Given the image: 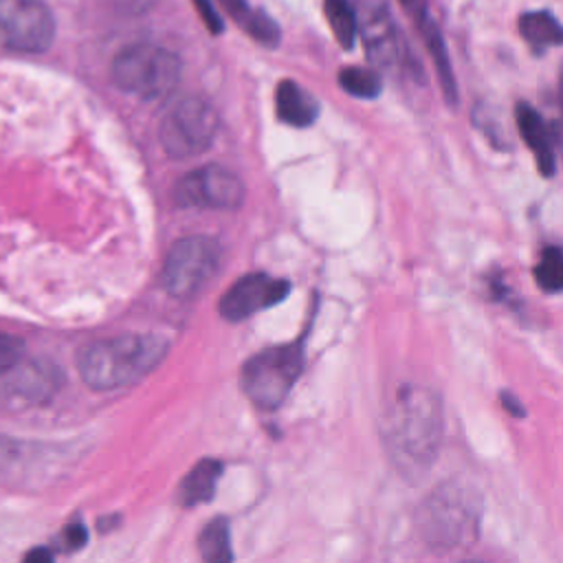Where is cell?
Wrapping results in <instances>:
<instances>
[{"label":"cell","mask_w":563,"mask_h":563,"mask_svg":"<svg viewBox=\"0 0 563 563\" xmlns=\"http://www.w3.org/2000/svg\"><path fill=\"white\" fill-rule=\"evenodd\" d=\"M385 446L398 471L422 475L435 460L442 442L440 398L420 385H402L385 411Z\"/></svg>","instance_id":"6da1fadb"},{"label":"cell","mask_w":563,"mask_h":563,"mask_svg":"<svg viewBox=\"0 0 563 563\" xmlns=\"http://www.w3.org/2000/svg\"><path fill=\"white\" fill-rule=\"evenodd\" d=\"M167 341L154 334H119L84 345L77 354L81 380L97 391L128 387L165 356Z\"/></svg>","instance_id":"7a4b0ae2"},{"label":"cell","mask_w":563,"mask_h":563,"mask_svg":"<svg viewBox=\"0 0 563 563\" xmlns=\"http://www.w3.org/2000/svg\"><path fill=\"white\" fill-rule=\"evenodd\" d=\"M110 75L123 92L143 99H163L180 79V59L158 44L136 42L117 53Z\"/></svg>","instance_id":"3957f363"},{"label":"cell","mask_w":563,"mask_h":563,"mask_svg":"<svg viewBox=\"0 0 563 563\" xmlns=\"http://www.w3.org/2000/svg\"><path fill=\"white\" fill-rule=\"evenodd\" d=\"M477 497L460 484H444L433 490L422 508V532L440 550H453L477 537Z\"/></svg>","instance_id":"277c9868"},{"label":"cell","mask_w":563,"mask_h":563,"mask_svg":"<svg viewBox=\"0 0 563 563\" xmlns=\"http://www.w3.org/2000/svg\"><path fill=\"white\" fill-rule=\"evenodd\" d=\"M303 367L301 343L275 345L253 354L240 372V387L244 396L262 407L275 409L286 400Z\"/></svg>","instance_id":"5b68a950"},{"label":"cell","mask_w":563,"mask_h":563,"mask_svg":"<svg viewBox=\"0 0 563 563\" xmlns=\"http://www.w3.org/2000/svg\"><path fill=\"white\" fill-rule=\"evenodd\" d=\"M218 125V114L209 101L183 97L163 117L158 139L172 158H191L211 147Z\"/></svg>","instance_id":"8992f818"},{"label":"cell","mask_w":563,"mask_h":563,"mask_svg":"<svg viewBox=\"0 0 563 563\" xmlns=\"http://www.w3.org/2000/svg\"><path fill=\"white\" fill-rule=\"evenodd\" d=\"M220 266V244L207 235L180 238L165 257L161 286L176 299L196 297Z\"/></svg>","instance_id":"52a82bcc"},{"label":"cell","mask_w":563,"mask_h":563,"mask_svg":"<svg viewBox=\"0 0 563 563\" xmlns=\"http://www.w3.org/2000/svg\"><path fill=\"white\" fill-rule=\"evenodd\" d=\"M55 37V18L44 0H0V44L18 53H44Z\"/></svg>","instance_id":"ba28073f"},{"label":"cell","mask_w":563,"mask_h":563,"mask_svg":"<svg viewBox=\"0 0 563 563\" xmlns=\"http://www.w3.org/2000/svg\"><path fill=\"white\" fill-rule=\"evenodd\" d=\"M174 200L194 209H235L244 200V185L222 165H202L176 183Z\"/></svg>","instance_id":"9c48e42d"},{"label":"cell","mask_w":563,"mask_h":563,"mask_svg":"<svg viewBox=\"0 0 563 563\" xmlns=\"http://www.w3.org/2000/svg\"><path fill=\"white\" fill-rule=\"evenodd\" d=\"M356 33L365 44L367 59L374 68L389 70L400 59V44L396 22L387 0H354Z\"/></svg>","instance_id":"30bf717a"},{"label":"cell","mask_w":563,"mask_h":563,"mask_svg":"<svg viewBox=\"0 0 563 563\" xmlns=\"http://www.w3.org/2000/svg\"><path fill=\"white\" fill-rule=\"evenodd\" d=\"M2 376L4 380L0 383V398L11 407L42 405L51 400L64 383L62 369L46 358H33L26 363L18 361Z\"/></svg>","instance_id":"8fae6325"},{"label":"cell","mask_w":563,"mask_h":563,"mask_svg":"<svg viewBox=\"0 0 563 563\" xmlns=\"http://www.w3.org/2000/svg\"><path fill=\"white\" fill-rule=\"evenodd\" d=\"M288 292L290 284L286 279H277L266 273H249L222 295L218 308L227 321H244L260 310L282 303Z\"/></svg>","instance_id":"7c38bea8"},{"label":"cell","mask_w":563,"mask_h":563,"mask_svg":"<svg viewBox=\"0 0 563 563\" xmlns=\"http://www.w3.org/2000/svg\"><path fill=\"white\" fill-rule=\"evenodd\" d=\"M517 117V128L521 139L526 141V145L532 150L534 158H537V167L543 176H552L556 165H554V136L550 134L548 123L543 121V117L528 103H517L515 110Z\"/></svg>","instance_id":"4fadbf2b"},{"label":"cell","mask_w":563,"mask_h":563,"mask_svg":"<svg viewBox=\"0 0 563 563\" xmlns=\"http://www.w3.org/2000/svg\"><path fill=\"white\" fill-rule=\"evenodd\" d=\"M275 110L284 123L292 128H308L319 114V103L306 88L292 79H284L275 90Z\"/></svg>","instance_id":"5bb4252c"},{"label":"cell","mask_w":563,"mask_h":563,"mask_svg":"<svg viewBox=\"0 0 563 563\" xmlns=\"http://www.w3.org/2000/svg\"><path fill=\"white\" fill-rule=\"evenodd\" d=\"M222 475V462L213 457L200 460L180 482L178 486V501L183 506H198L207 504L216 495V486Z\"/></svg>","instance_id":"9a60e30c"},{"label":"cell","mask_w":563,"mask_h":563,"mask_svg":"<svg viewBox=\"0 0 563 563\" xmlns=\"http://www.w3.org/2000/svg\"><path fill=\"white\" fill-rule=\"evenodd\" d=\"M418 29H420V33L424 37V44H427V51H429V55L433 59V66H435V73H438L444 99H446L449 106H455L457 103V84H455V77H453V68H451V59H449V51H446L444 37H442L440 29L435 26V22L429 15L418 22Z\"/></svg>","instance_id":"2e32d148"},{"label":"cell","mask_w":563,"mask_h":563,"mask_svg":"<svg viewBox=\"0 0 563 563\" xmlns=\"http://www.w3.org/2000/svg\"><path fill=\"white\" fill-rule=\"evenodd\" d=\"M519 33L530 44L532 51L543 53L563 42L561 24L550 11H528L519 18Z\"/></svg>","instance_id":"e0dca14e"},{"label":"cell","mask_w":563,"mask_h":563,"mask_svg":"<svg viewBox=\"0 0 563 563\" xmlns=\"http://www.w3.org/2000/svg\"><path fill=\"white\" fill-rule=\"evenodd\" d=\"M198 552H200L202 561H207V563H229V561H233L231 530H229L227 519L216 517L202 528V532L198 534Z\"/></svg>","instance_id":"ac0fdd59"},{"label":"cell","mask_w":563,"mask_h":563,"mask_svg":"<svg viewBox=\"0 0 563 563\" xmlns=\"http://www.w3.org/2000/svg\"><path fill=\"white\" fill-rule=\"evenodd\" d=\"M323 11L328 24L339 40V44L350 51L356 40V13L350 0H323Z\"/></svg>","instance_id":"d6986e66"},{"label":"cell","mask_w":563,"mask_h":563,"mask_svg":"<svg viewBox=\"0 0 563 563\" xmlns=\"http://www.w3.org/2000/svg\"><path fill=\"white\" fill-rule=\"evenodd\" d=\"M339 86L358 99H374L383 90V79L374 68L347 66L339 73Z\"/></svg>","instance_id":"ffe728a7"},{"label":"cell","mask_w":563,"mask_h":563,"mask_svg":"<svg viewBox=\"0 0 563 563\" xmlns=\"http://www.w3.org/2000/svg\"><path fill=\"white\" fill-rule=\"evenodd\" d=\"M534 279L541 290L559 292L563 288V255L559 246H545L534 266Z\"/></svg>","instance_id":"44dd1931"},{"label":"cell","mask_w":563,"mask_h":563,"mask_svg":"<svg viewBox=\"0 0 563 563\" xmlns=\"http://www.w3.org/2000/svg\"><path fill=\"white\" fill-rule=\"evenodd\" d=\"M240 26L262 46H275L279 42V35H282L277 22L262 9H251L242 18Z\"/></svg>","instance_id":"7402d4cb"},{"label":"cell","mask_w":563,"mask_h":563,"mask_svg":"<svg viewBox=\"0 0 563 563\" xmlns=\"http://www.w3.org/2000/svg\"><path fill=\"white\" fill-rule=\"evenodd\" d=\"M24 356V343L7 332H0V376Z\"/></svg>","instance_id":"603a6c76"},{"label":"cell","mask_w":563,"mask_h":563,"mask_svg":"<svg viewBox=\"0 0 563 563\" xmlns=\"http://www.w3.org/2000/svg\"><path fill=\"white\" fill-rule=\"evenodd\" d=\"M194 7L198 9V15L202 18L205 26L209 33L218 35L224 31V22H222V15L218 13V9L213 7L211 0H194Z\"/></svg>","instance_id":"cb8c5ba5"},{"label":"cell","mask_w":563,"mask_h":563,"mask_svg":"<svg viewBox=\"0 0 563 563\" xmlns=\"http://www.w3.org/2000/svg\"><path fill=\"white\" fill-rule=\"evenodd\" d=\"M86 539H88V534H86V528H84L81 523H73V526H68V528L64 530V543H66V548H70V550L81 548V545L86 543Z\"/></svg>","instance_id":"d4e9b609"},{"label":"cell","mask_w":563,"mask_h":563,"mask_svg":"<svg viewBox=\"0 0 563 563\" xmlns=\"http://www.w3.org/2000/svg\"><path fill=\"white\" fill-rule=\"evenodd\" d=\"M18 442L7 438V435H0V468H7L15 457H18Z\"/></svg>","instance_id":"484cf974"},{"label":"cell","mask_w":563,"mask_h":563,"mask_svg":"<svg viewBox=\"0 0 563 563\" xmlns=\"http://www.w3.org/2000/svg\"><path fill=\"white\" fill-rule=\"evenodd\" d=\"M398 2H400L402 9L416 20V24L429 15V13H427V0H398Z\"/></svg>","instance_id":"4316f807"},{"label":"cell","mask_w":563,"mask_h":563,"mask_svg":"<svg viewBox=\"0 0 563 563\" xmlns=\"http://www.w3.org/2000/svg\"><path fill=\"white\" fill-rule=\"evenodd\" d=\"M222 2V7L231 13V18L240 24L242 22V18L251 11V7H249V2L246 0H220Z\"/></svg>","instance_id":"83f0119b"},{"label":"cell","mask_w":563,"mask_h":563,"mask_svg":"<svg viewBox=\"0 0 563 563\" xmlns=\"http://www.w3.org/2000/svg\"><path fill=\"white\" fill-rule=\"evenodd\" d=\"M501 398H504V407H506L510 413H515V416H523V409H521V407H517L519 402L515 400V396H508V394H504Z\"/></svg>","instance_id":"f1b7e54d"},{"label":"cell","mask_w":563,"mask_h":563,"mask_svg":"<svg viewBox=\"0 0 563 563\" xmlns=\"http://www.w3.org/2000/svg\"><path fill=\"white\" fill-rule=\"evenodd\" d=\"M51 559H53V554L48 550H44V548H37V550L26 554V561H51Z\"/></svg>","instance_id":"f546056e"}]
</instances>
